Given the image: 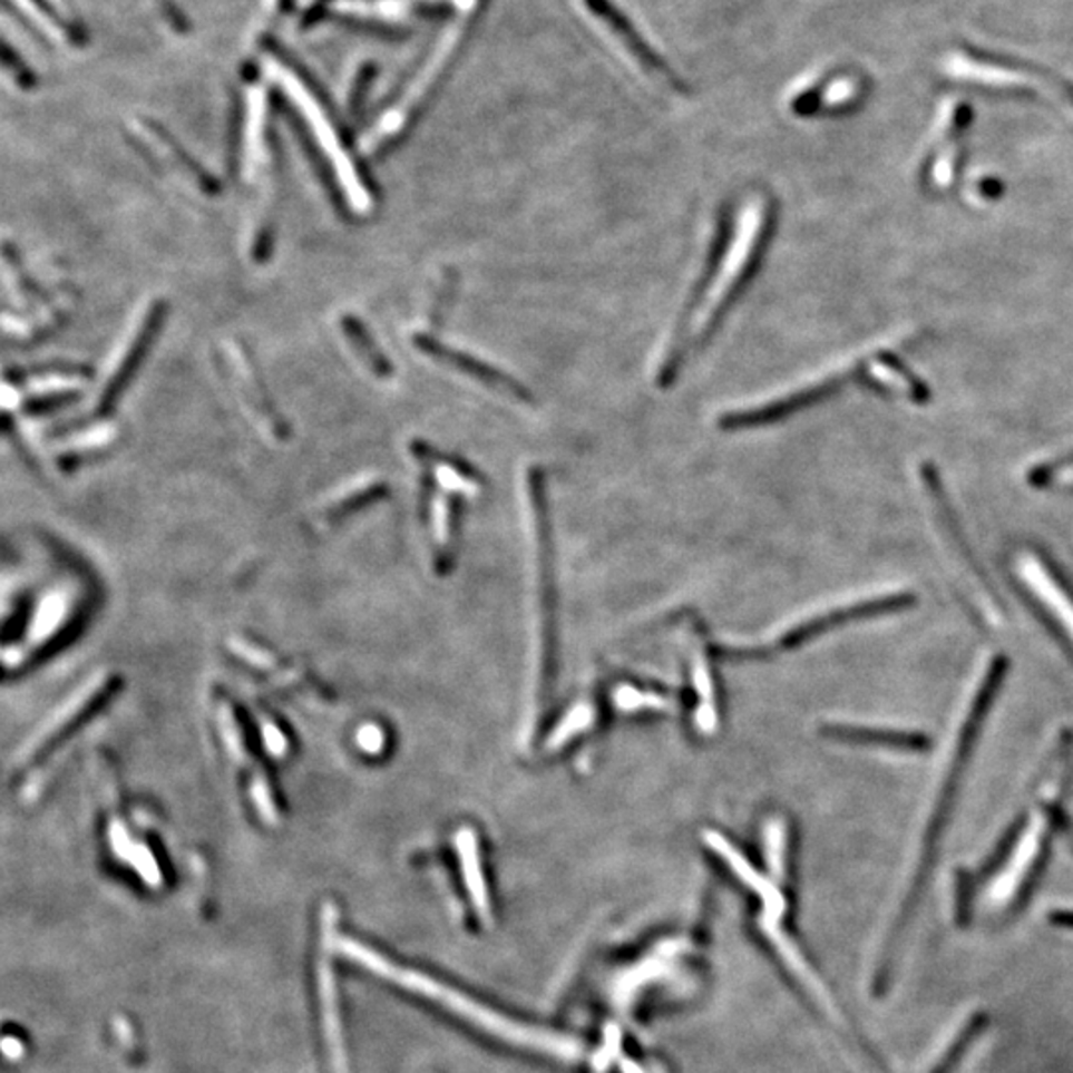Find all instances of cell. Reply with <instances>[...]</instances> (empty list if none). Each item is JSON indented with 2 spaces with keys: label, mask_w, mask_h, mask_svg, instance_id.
<instances>
[{
  "label": "cell",
  "mask_w": 1073,
  "mask_h": 1073,
  "mask_svg": "<svg viewBox=\"0 0 1073 1073\" xmlns=\"http://www.w3.org/2000/svg\"><path fill=\"white\" fill-rule=\"evenodd\" d=\"M616 702H618V706L623 704V708H638L641 704H652V706H654V704H662L661 698L644 696V694H638V692H634V690H623V692L618 690Z\"/></svg>",
  "instance_id": "cell-26"
},
{
  "label": "cell",
  "mask_w": 1073,
  "mask_h": 1073,
  "mask_svg": "<svg viewBox=\"0 0 1073 1073\" xmlns=\"http://www.w3.org/2000/svg\"><path fill=\"white\" fill-rule=\"evenodd\" d=\"M862 378L877 390L889 394L903 396L908 400H925L927 388L920 384L908 368L903 367L895 357H881L865 364Z\"/></svg>",
  "instance_id": "cell-15"
},
{
  "label": "cell",
  "mask_w": 1073,
  "mask_h": 1073,
  "mask_svg": "<svg viewBox=\"0 0 1073 1073\" xmlns=\"http://www.w3.org/2000/svg\"><path fill=\"white\" fill-rule=\"evenodd\" d=\"M588 722V708L583 706L575 710L573 714L569 715V720L565 722L567 725H563L557 734L553 735V743L563 742L565 735L570 734V732H577L581 725H585Z\"/></svg>",
  "instance_id": "cell-25"
},
{
  "label": "cell",
  "mask_w": 1073,
  "mask_h": 1073,
  "mask_svg": "<svg viewBox=\"0 0 1073 1073\" xmlns=\"http://www.w3.org/2000/svg\"><path fill=\"white\" fill-rule=\"evenodd\" d=\"M988 1022H991V1016H988L986 1012L974 1014L973 1018L964 1024L960 1034L954 1040L953 1046L946 1050L945 1055H943L940 1062L930 1070V1073H953L954 1067L960 1064V1060H963L964 1054H966V1050L973 1046L974 1040L981 1036L982 1032L988 1027Z\"/></svg>",
  "instance_id": "cell-20"
},
{
  "label": "cell",
  "mask_w": 1073,
  "mask_h": 1073,
  "mask_svg": "<svg viewBox=\"0 0 1073 1073\" xmlns=\"http://www.w3.org/2000/svg\"><path fill=\"white\" fill-rule=\"evenodd\" d=\"M706 843L730 865V869L738 875V879L743 885H748L753 892H758L762 897L763 908H765V913H763L765 917L762 920L780 923L781 915L786 910V900H783L780 890L773 887V882L763 879L762 875L755 871L752 865L743 859L742 853L728 843L722 835L708 831Z\"/></svg>",
  "instance_id": "cell-13"
},
{
  "label": "cell",
  "mask_w": 1073,
  "mask_h": 1073,
  "mask_svg": "<svg viewBox=\"0 0 1073 1073\" xmlns=\"http://www.w3.org/2000/svg\"><path fill=\"white\" fill-rule=\"evenodd\" d=\"M621 1067H623V1073H646L641 1065L634 1064L633 1060H628V1057H621Z\"/></svg>",
  "instance_id": "cell-28"
},
{
  "label": "cell",
  "mask_w": 1073,
  "mask_h": 1073,
  "mask_svg": "<svg viewBox=\"0 0 1073 1073\" xmlns=\"http://www.w3.org/2000/svg\"><path fill=\"white\" fill-rule=\"evenodd\" d=\"M259 56L263 70L261 74L275 84L276 92L291 101L294 116L306 131L309 144L322 166V174L339 197V203L360 217L368 215L377 205L374 193L367 175L358 166L347 134L326 96L303 66L294 62L283 48L263 45Z\"/></svg>",
  "instance_id": "cell-2"
},
{
  "label": "cell",
  "mask_w": 1073,
  "mask_h": 1073,
  "mask_svg": "<svg viewBox=\"0 0 1073 1073\" xmlns=\"http://www.w3.org/2000/svg\"><path fill=\"white\" fill-rule=\"evenodd\" d=\"M773 225L776 202L768 193H752L738 212L734 207L722 209L706 263L690 289L659 358L656 384L661 388L672 384L686 360L706 347L725 314L748 289L760 269Z\"/></svg>",
  "instance_id": "cell-1"
},
{
  "label": "cell",
  "mask_w": 1073,
  "mask_h": 1073,
  "mask_svg": "<svg viewBox=\"0 0 1073 1073\" xmlns=\"http://www.w3.org/2000/svg\"><path fill=\"white\" fill-rule=\"evenodd\" d=\"M859 92H861V86H859L857 78H853V76H845L843 78L841 76V78L827 84L823 88L809 90L803 96H799L798 100L793 101V110L801 116H808V114H816L821 108L851 104V101L857 100Z\"/></svg>",
  "instance_id": "cell-16"
},
{
  "label": "cell",
  "mask_w": 1073,
  "mask_h": 1073,
  "mask_svg": "<svg viewBox=\"0 0 1073 1073\" xmlns=\"http://www.w3.org/2000/svg\"><path fill=\"white\" fill-rule=\"evenodd\" d=\"M618 1042H621V1032L616 1030L615 1026L608 1027L606 1030L605 1046L603 1050L596 1054L595 1067L598 1072H603L608 1067V1064L618 1057Z\"/></svg>",
  "instance_id": "cell-24"
},
{
  "label": "cell",
  "mask_w": 1073,
  "mask_h": 1073,
  "mask_svg": "<svg viewBox=\"0 0 1073 1073\" xmlns=\"http://www.w3.org/2000/svg\"><path fill=\"white\" fill-rule=\"evenodd\" d=\"M223 368L225 378L231 388L235 390L237 400L245 408V412L255 420L259 431L265 436H271L273 440H286L289 438V423L283 420V416L275 408L273 398L266 392L265 382L259 374L255 362L251 360L247 349L243 347L241 340H230L223 349Z\"/></svg>",
  "instance_id": "cell-6"
},
{
  "label": "cell",
  "mask_w": 1073,
  "mask_h": 1073,
  "mask_svg": "<svg viewBox=\"0 0 1073 1073\" xmlns=\"http://www.w3.org/2000/svg\"><path fill=\"white\" fill-rule=\"evenodd\" d=\"M839 738H845L849 742L869 743V745H881V748H892V750H908V752H920L927 750V735L917 732H895V730H871V728H835L831 730Z\"/></svg>",
  "instance_id": "cell-17"
},
{
  "label": "cell",
  "mask_w": 1073,
  "mask_h": 1073,
  "mask_svg": "<svg viewBox=\"0 0 1073 1073\" xmlns=\"http://www.w3.org/2000/svg\"><path fill=\"white\" fill-rule=\"evenodd\" d=\"M1054 817H1055L1054 821H1057V823H1060V826H1062V829H1064L1065 833H1067V837H1070V839H1072V845H1073V829H1072V827H1070V826H1067V823H1065L1064 817L1060 816V813H1054Z\"/></svg>",
  "instance_id": "cell-29"
},
{
  "label": "cell",
  "mask_w": 1073,
  "mask_h": 1073,
  "mask_svg": "<svg viewBox=\"0 0 1073 1073\" xmlns=\"http://www.w3.org/2000/svg\"><path fill=\"white\" fill-rule=\"evenodd\" d=\"M479 0H458L456 14L443 27L440 37L436 38L428 56L412 78L404 84V88L396 96V100L378 116L377 124L368 129L364 138V154L370 157H382L404 138L406 131L412 126L413 118L422 110L436 84L440 82L441 74L451 60V56L459 47V40L466 32L468 20Z\"/></svg>",
  "instance_id": "cell-4"
},
{
  "label": "cell",
  "mask_w": 1073,
  "mask_h": 1073,
  "mask_svg": "<svg viewBox=\"0 0 1073 1073\" xmlns=\"http://www.w3.org/2000/svg\"><path fill=\"white\" fill-rule=\"evenodd\" d=\"M334 948H336L342 956L352 958L354 963L360 964L362 968H367L370 973L378 974V976H382L386 981L394 982V984L402 986L406 991L418 992V994H422L426 998L438 1002L441 1006H446V1008H450L451 1012L459 1014L461 1018L469 1020L471 1024L484 1027L489 1034L504 1037L507 1042H514V1044H519V1046L524 1047H533V1050L545 1052V1054L557 1055L560 1060H581V1055H583V1047H581L577 1040L559 1036V1034H550V1032H545V1030L521 1026V1024H517V1022L504 1018V1016L496 1014L494 1009L486 1008V1006H481V1004H477V1002L469 1001L468 996L451 991V988L443 986L440 982L433 981V978H428V976L416 973V970H408V968H402V966H396V964L390 963L384 956H380V954L374 953L372 948L360 945V943L352 940V938L339 936L336 943H334Z\"/></svg>",
  "instance_id": "cell-3"
},
{
  "label": "cell",
  "mask_w": 1073,
  "mask_h": 1073,
  "mask_svg": "<svg viewBox=\"0 0 1073 1073\" xmlns=\"http://www.w3.org/2000/svg\"><path fill=\"white\" fill-rule=\"evenodd\" d=\"M1032 481L1036 484H1060V486H1073V461L1072 464H1062L1057 468L1052 469H1037L1036 474L1032 476Z\"/></svg>",
  "instance_id": "cell-23"
},
{
  "label": "cell",
  "mask_w": 1073,
  "mask_h": 1073,
  "mask_svg": "<svg viewBox=\"0 0 1073 1073\" xmlns=\"http://www.w3.org/2000/svg\"><path fill=\"white\" fill-rule=\"evenodd\" d=\"M585 4L591 10V14L603 22V27L616 38V42L624 48V52L631 56L636 65L641 66V70L646 76H651L654 82L661 84L672 92L684 90L682 82L674 76V72L662 62L654 50L648 48L643 37L634 30L631 20L626 19L611 0H585Z\"/></svg>",
  "instance_id": "cell-11"
},
{
  "label": "cell",
  "mask_w": 1073,
  "mask_h": 1073,
  "mask_svg": "<svg viewBox=\"0 0 1073 1073\" xmlns=\"http://www.w3.org/2000/svg\"><path fill=\"white\" fill-rule=\"evenodd\" d=\"M970 116H973V111L968 110L966 106H960V108L954 110L948 136H946L948 139L943 144V149L936 152L933 159L928 162L927 172H925V184L933 192H946L953 185L954 177L960 169V157H963L960 136H963L964 129L968 128Z\"/></svg>",
  "instance_id": "cell-14"
},
{
  "label": "cell",
  "mask_w": 1073,
  "mask_h": 1073,
  "mask_svg": "<svg viewBox=\"0 0 1073 1073\" xmlns=\"http://www.w3.org/2000/svg\"><path fill=\"white\" fill-rule=\"evenodd\" d=\"M27 377L14 378V388L7 386L4 396H14V402L25 412H48L70 402L82 392L90 374L82 367H45L28 370Z\"/></svg>",
  "instance_id": "cell-8"
},
{
  "label": "cell",
  "mask_w": 1073,
  "mask_h": 1073,
  "mask_svg": "<svg viewBox=\"0 0 1073 1073\" xmlns=\"http://www.w3.org/2000/svg\"><path fill=\"white\" fill-rule=\"evenodd\" d=\"M166 312L167 306L164 301H154L147 306L146 312L139 316L136 329L131 331L126 344L119 350L118 357L108 370V377L104 380L100 396L96 400V413L98 416L110 413L114 404L118 402L119 396L124 394L126 386L136 374L142 360L146 358L147 350L156 339L157 331L162 329Z\"/></svg>",
  "instance_id": "cell-9"
},
{
  "label": "cell",
  "mask_w": 1073,
  "mask_h": 1073,
  "mask_svg": "<svg viewBox=\"0 0 1073 1073\" xmlns=\"http://www.w3.org/2000/svg\"><path fill=\"white\" fill-rule=\"evenodd\" d=\"M1018 565L1020 575L1027 588L1036 595L1047 613L1054 616L1055 623L1060 624L1073 646V595L1067 593V588H1064L1054 573L1047 569L1046 563L1036 555H1022Z\"/></svg>",
  "instance_id": "cell-12"
},
{
  "label": "cell",
  "mask_w": 1073,
  "mask_h": 1073,
  "mask_svg": "<svg viewBox=\"0 0 1073 1073\" xmlns=\"http://www.w3.org/2000/svg\"><path fill=\"white\" fill-rule=\"evenodd\" d=\"M1050 923L1055 927L1073 928V910H1054L1050 915Z\"/></svg>",
  "instance_id": "cell-27"
},
{
  "label": "cell",
  "mask_w": 1073,
  "mask_h": 1073,
  "mask_svg": "<svg viewBox=\"0 0 1073 1073\" xmlns=\"http://www.w3.org/2000/svg\"><path fill=\"white\" fill-rule=\"evenodd\" d=\"M458 849L459 855H461V865H464V875H466V882H468L471 900H474V905H476L479 917L484 918V920H489L491 908H489V897H487L486 879H484L481 865H479L476 837H474L471 831H459Z\"/></svg>",
  "instance_id": "cell-18"
},
{
  "label": "cell",
  "mask_w": 1073,
  "mask_h": 1073,
  "mask_svg": "<svg viewBox=\"0 0 1073 1073\" xmlns=\"http://www.w3.org/2000/svg\"><path fill=\"white\" fill-rule=\"evenodd\" d=\"M948 72L956 78H964L968 82L986 84L996 88H1012V86H1024V88H1040L1044 92H1054L1062 96L1065 100L1072 101L1073 86L1064 82L1050 74L1036 72L1034 68L998 58L994 55H984L976 50H966L964 55H956L948 60Z\"/></svg>",
  "instance_id": "cell-7"
},
{
  "label": "cell",
  "mask_w": 1073,
  "mask_h": 1073,
  "mask_svg": "<svg viewBox=\"0 0 1073 1073\" xmlns=\"http://www.w3.org/2000/svg\"><path fill=\"white\" fill-rule=\"evenodd\" d=\"M129 139L139 154L149 159L152 166H156L162 174L172 177L185 189L199 195L220 193V179L209 174L195 157L189 156L162 126L149 119H138L129 126Z\"/></svg>",
  "instance_id": "cell-5"
},
{
  "label": "cell",
  "mask_w": 1073,
  "mask_h": 1073,
  "mask_svg": "<svg viewBox=\"0 0 1073 1073\" xmlns=\"http://www.w3.org/2000/svg\"><path fill=\"white\" fill-rule=\"evenodd\" d=\"M413 344L418 349L422 350L423 354L438 360L441 364H448V367L458 370L461 374L466 377L474 378L477 382L487 386V388H494L496 392H501V394L507 396V398H514L517 402H533L531 392L529 388H525L521 382H517L515 378L507 377L505 372H501L499 368L491 367L487 364L484 360L469 354L466 350L456 349V347H450L446 342H440L430 332H416L413 334Z\"/></svg>",
  "instance_id": "cell-10"
},
{
  "label": "cell",
  "mask_w": 1073,
  "mask_h": 1073,
  "mask_svg": "<svg viewBox=\"0 0 1073 1073\" xmlns=\"http://www.w3.org/2000/svg\"><path fill=\"white\" fill-rule=\"evenodd\" d=\"M342 331L347 334L350 344L357 350L360 360H362L377 377L388 378L392 374V364L388 362L384 352L378 349L377 340L370 336V332L362 326V322H358L354 316H344V319H342Z\"/></svg>",
  "instance_id": "cell-19"
},
{
  "label": "cell",
  "mask_w": 1073,
  "mask_h": 1073,
  "mask_svg": "<svg viewBox=\"0 0 1073 1073\" xmlns=\"http://www.w3.org/2000/svg\"><path fill=\"white\" fill-rule=\"evenodd\" d=\"M322 1008H324V1022L329 1032L332 1055H334V1067L339 1073H349L342 1037H340L339 1016H336V1001H334V984H332L331 973L322 968L321 973Z\"/></svg>",
  "instance_id": "cell-21"
},
{
  "label": "cell",
  "mask_w": 1073,
  "mask_h": 1073,
  "mask_svg": "<svg viewBox=\"0 0 1073 1073\" xmlns=\"http://www.w3.org/2000/svg\"><path fill=\"white\" fill-rule=\"evenodd\" d=\"M765 857L770 862V869L776 877H783V865H786V829L778 821L768 826L765 831Z\"/></svg>",
  "instance_id": "cell-22"
}]
</instances>
